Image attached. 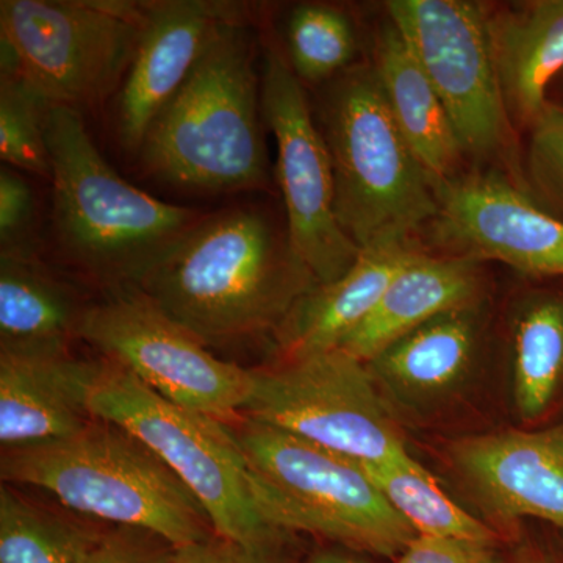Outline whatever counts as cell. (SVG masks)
Masks as SVG:
<instances>
[{"instance_id": "6da1fadb", "label": "cell", "mask_w": 563, "mask_h": 563, "mask_svg": "<svg viewBox=\"0 0 563 563\" xmlns=\"http://www.w3.org/2000/svg\"><path fill=\"white\" fill-rule=\"evenodd\" d=\"M317 285L287 232L242 207L206 214L136 290L207 347H218L274 335Z\"/></svg>"}, {"instance_id": "7a4b0ae2", "label": "cell", "mask_w": 563, "mask_h": 563, "mask_svg": "<svg viewBox=\"0 0 563 563\" xmlns=\"http://www.w3.org/2000/svg\"><path fill=\"white\" fill-rule=\"evenodd\" d=\"M47 146L60 250L107 292L139 288L206 217L122 179L92 143L79 110L52 107Z\"/></svg>"}, {"instance_id": "3957f363", "label": "cell", "mask_w": 563, "mask_h": 563, "mask_svg": "<svg viewBox=\"0 0 563 563\" xmlns=\"http://www.w3.org/2000/svg\"><path fill=\"white\" fill-rule=\"evenodd\" d=\"M261 111L250 35L243 20L225 22L152 122L141 161L184 190H261L268 184Z\"/></svg>"}, {"instance_id": "277c9868", "label": "cell", "mask_w": 563, "mask_h": 563, "mask_svg": "<svg viewBox=\"0 0 563 563\" xmlns=\"http://www.w3.org/2000/svg\"><path fill=\"white\" fill-rule=\"evenodd\" d=\"M0 476L173 548L214 536L209 515L179 477L131 433L98 418L69 439L2 451Z\"/></svg>"}, {"instance_id": "5b68a950", "label": "cell", "mask_w": 563, "mask_h": 563, "mask_svg": "<svg viewBox=\"0 0 563 563\" xmlns=\"http://www.w3.org/2000/svg\"><path fill=\"white\" fill-rule=\"evenodd\" d=\"M225 424L257 512L274 531L314 533L384 558H399L417 537L357 462L246 415Z\"/></svg>"}, {"instance_id": "8992f818", "label": "cell", "mask_w": 563, "mask_h": 563, "mask_svg": "<svg viewBox=\"0 0 563 563\" xmlns=\"http://www.w3.org/2000/svg\"><path fill=\"white\" fill-rule=\"evenodd\" d=\"M324 125L336 217L358 250L410 242L439 217L435 181L393 120L374 68L346 70L333 84Z\"/></svg>"}, {"instance_id": "52a82bcc", "label": "cell", "mask_w": 563, "mask_h": 563, "mask_svg": "<svg viewBox=\"0 0 563 563\" xmlns=\"http://www.w3.org/2000/svg\"><path fill=\"white\" fill-rule=\"evenodd\" d=\"M146 24V3L2 0L0 68L54 106L96 107L120 91Z\"/></svg>"}, {"instance_id": "ba28073f", "label": "cell", "mask_w": 563, "mask_h": 563, "mask_svg": "<svg viewBox=\"0 0 563 563\" xmlns=\"http://www.w3.org/2000/svg\"><path fill=\"white\" fill-rule=\"evenodd\" d=\"M90 407L95 418L131 433L179 477L217 536L247 547L279 543L282 532L257 512L246 461L225 422L168 401L110 361Z\"/></svg>"}, {"instance_id": "9c48e42d", "label": "cell", "mask_w": 563, "mask_h": 563, "mask_svg": "<svg viewBox=\"0 0 563 563\" xmlns=\"http://www.w3.org/2000/svg\"><path fill=\"white\" fill-rule=\"evenodd\" d=\"M243 415L355 462L409 454L368 366L342 350L252 369Z\"/></svg>"}, {"instance_id": "30bf717a", "label": "cell", "mask_w": 563, "mask_h": 563, "mask_svg": "<svg viewBox=\"0 0 563 563\" xmlns=\"http://www.w3.org/2000/svg\"><path fill=\"white\" fill-rule=\"evenodd\" d=\"M79 339L177 406L231 422L250 401L252 369L211 354L136 288L87 306Z\"/></svg>"}, {"instance_id": "8fae6325", "label": "cell", "mask_w": 563, "mask_h": 563, "mask_svg": "<svg viewBox=\"0 0 563 563\" xmlns=\"http://www.w3.org/2000/svg\"><path fill=\"white\" fill-rule=\"evenodd\" d=\"M387 10L439 92L462 151L512 165L520 177L483 7L466 0H391Z\"/></svg>"}, {"instance_id": "7c38bea8", "label": "cell", "mask_w": 563, "mask_h": 563, "mask_svg": "<svg viewBox=\"0 0 563 563\" xmlns=\"http://www.w3.org/2000/svg\"><path fill=\"white\" fill-rule=\"evenodd\" d=\"M262 106L276 139L291 251L318 284H331L354 265L361 250L336 217L331 152L314 124L302 81L277 49L266 55Z\"/></svg>"}, {"instance_id": "4fadbf2b", "label": "cell", "mask_w": 563, "mask_h": 563, "mask_svg": "<svg viewBox=\"0 0 563 563\" xmlns=\"http://www.w3.org/2000/svg\"><path fill=\"white\" fill-rule=\"evenodd\" d=\"M450 462L496 531L537 518L563 533V421L465 437L451 444Z\"/></svg>"}, {"instance_id": "5bb4252c", "label": "cell", "mask_w": 563, "mask_h": 563, "mask_svg": "<svg viewBox=\"0 0 563 563\" xmlns=\"http://www.w3.org/2000/svg\"><path fill=\"white\" fill-rule=\"evenodd\" d=\"M440 228L477 257L536 277H563V221L514 180L470 174L435 185Z\"/></svg>"}, {"instance_id": "9a60e30c", "label": "cell", "mask_w": 563, "mask_h": 563, "mask_svg": "<svg viewBox=\"0 0 563 563\" xmlns=\"http://www.w3.org/2000/svg\"><path fill=\"white\" fill-rule=\"evenodd\" d=\"M243 20L231 2L165 0L146 3V24L118 91L117 132L140 154L152 122L180 90L220 25Z\"/></svg>"}, {"instance_id": "2e32d148", "label": "cell", "mask_w": 563, "mask_h": 563, "mask_svg": "<svg viewBox=\"0 0 563 563\" xmlns=\"http://www.w3.org/2000/svg\"><path fill=\"white\" fill-rule=\"evenodd\" d=\"M106 358L74 355L16 357L0 354V443L2 451L57 442L96 420L91 396Z\"/></svg>"}, {"instance_id": "e0dca14e", "label": "cell", "mask_w": 563, "mask_h": 563, "mask_svg": "<svg viewBox=\"0 0 563 563\" xmlns=\"http://www.w3.org/2000/svg\"><path fill=\"white\" fill-rule=\"evenodd\" d=\"M418 254L412 242L361 250L340 279L318 284L291 307L274 332L280 361L340 350L373 312L396 274Z\"/></svg>"}, {"instance_id": "ac0fdd59", "label": "cell", "mask_w": 563, "mask_h": 563, "mask_svg": "<svg viewBox=\"0 0 563 563\" xmlns=\"http://www.w3.org/2000/svg\"><path fill=\"white\" fill-rule=\"evenodd\" d=\"M479 346L476 303L439 314L366 363L396 402L421 410L443 402L468 379Z\"/></svg>"}, {"instance_id": "d6986e66", "label": "cell", "mask_w": 563, "mask_h": 563, "mask_svg": "<svg viewBox=\"0 0 563 563\" xmlns=\"http://www.w3.org/2000/svg\"><path fill=\"white\" fill-rule=\"evenodd\" d=\"M481 274L476 258L418 254L396 274L365 321L340 350L368 363L393 342L439 314L477 302Z\"/></svg>"}, {"instance_id": "ffe728a7", "label": "cell", "mask_w": 563, "mask_h": 563, "mask_svg": "<svg viewBox=\"0 0 563 563\" xmlns=\"http://www.w3.org/2000/svg\"><path fill=\"white\" fill-rule=\"evenodd\" d=\"M504 102L525 124L547 110V88L563 69V0H540L487 16Z\"/></svg>"}, {"instance_id": "44dd1931", "label": "cell", "mask_w": 563, "mask_h": 563, "mask_svg": "<svg viewBox=\"0 0 563 563\" xmlns=\"http://www.w3.org/2000/svg\"><path fill=\"white\" fill-rule=\"evenodd\" d=\"M377 80L393 120L415 157L437 184L454 177L463 154L439 92L395 25L376 44Z\"/></svg>"}, {"instance_id": "7402d4cb", "label": "cell", "mask_w": 563, "mask_h": 563, "mask_svg": "<svg viewBox=\"0 0 563 563\" xmlns=\"http://www.w3.org/2000/svg\"><path fill=\"white\" fill-rule=\"evenodd\" d=\"M87 306L38 258L0 257V354L55 357L79 339Z\"/></svg>"}, {"instance_id": "603a6c76", "label": "cell", "mask_w": 563, "mask_h": 563, "mask_svg": "<svg viewBox=\"0 0 563 563\" xmlns=\"http://www.w3.org/2000/svg\"><path fill=\"white\" fill-rule=\"evenodd\" d=\"M509 332L515 412L539 424L563 409V291L526 292Z\"/></svg>"}, {"instance_id": "cb8c5ba5", "label": "cell", "mask_w": 563, "mask_h": 563, "mask_svg": "<svg viewBox=\"0 0 563 563\" xmlns=\"http://www.w3.org/2000/svg\"><path fill=\"white\" fill-rule=\"evenodd\" d=\"M357 463L393 509L412 526L417 536L490 544H498L501 540V533L490 525L457 506L412 455L391 461Z\"/></svg>"}, {"instance_id": "d4e9b609", "label": "cell", "mask_w": 563, "mask_h": 563, "mask_svg": "<svg viewBox=\"0 0 563 563\" xmlns=\"http://www.w3.org/2000/svg\"><path fill=\"white\" fill-rule=\"evenodd\" d=\"M96 533L0 487V563H79Z\"/></svg>"}, {"instance_id": "484cf974", "label": "cell", "mask_w": 563, "mask_h": 563, "mask_svg": "<svg viewBox=\"0 0 563 563\" xmlns=\"http://www.w3.org/2000/svg\"><path fill=\"white\" fill-rule=\"evenodd\" d=\"M288 63L299 80L331 79L355 57L354 25L342 10L303 3L292 10L287 29Z\"/></svg>"}, {"instance_id": "4316f807", "label": "cell", "mask_w": 563, "mask_h": 563, "mask_svg": "<svg viewBox=\"0 0 563 563\" xmlns=\"http://www.w3.org/2000/svg\"><path fill=\"white\" fill-rule=\"evenodd\" d=\"M54 103L20 76L0 77V155L9 168L52 177L47 120Z\"/></svg>"}, {"instance_id": "83f0119b", "label": "cell", "mask_w": 563, "mask_h": 563, "mask_svg": "<svg viewBox=\"0 0 563 563\" xmlns=\"http://www.w3.org/2000/svg\"><path fill=\"white\" fill-rule=\"evenodd\" d=\"M36 203L31 185L16 172H0V257L36 258Z\"/></svg>"}, {"instance_id": "f1b7e54d", "label": "cell", "mask_w": 563, "mask_h": 563, "mask_svg": "<svg viewBox=\"0 0 563 563\" xmlns=\"http://www.w3.org/2000/svg\"><path fill=\"white\" fill-rule=\"evenodd\" d=\"M529 172L533 185L563 207V110L548 103L532 125Z\"/></svg>"}, {"instance_id": "f546056e", "label": "cell", "mask_w": 563, "mask_h": 563, "mask_svg": "<svg viewBox=\"0 0 563 563\" xmlns=\"http://www.w3.org/2000/svg\"><path fill=\"white\" fill-rule=\"evenodd\" d=\"M173 547L150 532L120 528L96 533L79 563H172Z\"/></svg>"}, {"instance_id": "4dcf8cb0", "label": "cell", "mask_w": 563, "mask_h": 563, "mask_svg": "<svg viewBox=\"0 0 563 563\" xmlns=\"http://www.w3.org/2000/svg\"><path fill=\"white\" fill-rule=\"evenodd\" d=\"M496 547L498 544L417 536L399 555L398 563H506Z\"/></svg>"}, {"instance_id": "1f68e13d", "label": "cell", "mask_w": 563, "mask_h": 563, "mask_svg": "<svg viewBox=\"0 0 563 563\" xmlns=\"http://www.w3.org/2000/svg\"><path fill=\"white\" fill-rule=\"evenodd\" d=\"M172 563H282L279 543L247 547L214 536L173 548Z\"/></svg>"}, {"instance_id": "d6a6232c", "label": "cell", "mask_w": 563, "mask_h": 563, "mask_svg": "<svg viewBox=\"0 0 563 563\" xmlns=\"http://www.w3.org/2000/svg\"><path fill=\"white\" fill-rule=\"evenodd\" d=\"M310 563H366L358 559L350 558V555L325 553L317 555Z\"/></svg>"}, {"instance_id": "836d02e7", "label": "cell", "mask_w": 563, "mask_h": 563, "mask_svg": "<svg viewBox=\"0 0 563 563\" xmlns=\"http://www.w3.org/2000/svg\"><path fill=\"white\" fill-rule=\"evenodd\" d=\"M514 563H558L553 559L547 558V555L539 553V551H526L515 559Z\"/></svg>"}, {"instance_id": "e575fe53", "label": "cell", "mask_w": 563, "mask_h": 563, "mask_svg": "<svg viewBox=\"0 0 563 563\" xmlns=\"http://www.w3.org/2000/svg\"><path fill=\"white\" fill-rule=\"evenodd\" d=\"M562 540H563V533H562Z\"/></svg>"}]
</instances>
